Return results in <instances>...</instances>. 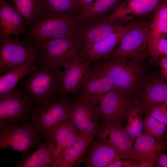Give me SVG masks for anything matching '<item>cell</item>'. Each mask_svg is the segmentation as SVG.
Segmentation results:
<instances>
[{
  "label": "cell",
  "instance_id": "1",
  "mask_svg": "<svg viewBox=\"0 0 167 167\" xmlns=\"http://www.w3.org/2000/svg\"><path fill=\"white\" fill-rule=\"evenodd\" d=\"M18 85L36 106L50 103L62 97V71L60 69L37 66Z\"/></svg>",
  "mask_w": 167,
  "mask_h": 167
},
{
  "label": "cell",
  "instance_id": "2",
  "mask_svg": "<svg viewBox=\"0 0 167 167\" xmlns=\"http://www.w3.org/2000/svg\"><path fill=\"white\" fill-rule=\"evenodd\" d=\"M79 22L73 14H47L27 30L23 41L36 50L50 41L76 36Z\"/></svg>",
  "mask_w": 167,
  "mask_h": 167
},
{
  "label": "cell",
  "instance_id": "3",
  "mask_svg": "<svg viewBox=\"0 0 167 167\" xmlns=\"http://www.w3.org/2000/svg\"><path fill=\"white\" fill-rule=\"evenodd\" d=\"M95 63L109 77L115 89L128 96L136 92L144 79V69L140 61L107 58Z\"/></svg>",
  "mask_w": 167,
  "mask_h": 167
},
{
  "label": "cell",
  "instance_id": "4",
  "mask_svg": "<svg viewBox=\"0 0 167 167\" xmlns=\"http://www.w3.org/2000/svg\"><path fill=\"white\" fill-rule=\"evenodd\" d=\"M82 50L78 36L52 40L36 50L35 64L40 66L60 69L80 57Z\"/></svg>",
  "mask_w": 167,
  "mask_h": 167
},
{
  "label": "cell",
  "instance_id": "5",
  "mask_svg": "<svg viewBox=\"0 0 167 167\" xmlns=\"http://www.w3.org/2000/svg\"><path fill=\"white\" fill-rule=\"evenodd\" d=\"M42 136L31 120L25 123L0 126V148L18 152L23 159L43 143Z\"/></svg>",
  "mask_w": 167,
  "mask_h": 167
},
{
  "label": "cell",
  "instance_id": "6",
  "mask_svg": "<svg viewBox=\"0 0 167 167\" xmlns=\"http://www.w3.org/2000/svg\"><path fill=\"white\" fill-rule=\"evenodd\" d=\"M72 100L61 98L46 105L36 106L31 119L41 133L48 139L61 123L70 119Z\"/></svg>",
  "mask_w": 167,
  "mask_h": 167
},
{
  "label": "cell",
  "instance_id": "7",
  "mask_svg": "<svg viewBox=\"0 0 167 167\" xmlns=\"http://www.w3.org/2000/svg\"><path fill=\"white\" fill-rule=\"evenodd\" d=\"M147 25L145 21H137L107 58H125L140 61L148 55Z\"/></svg>",
  "mask_w": 167,
  "mask_h": 167
},
{
  "label": "cell",
  "instance_id": "8",
  "mask_svg": "<svg viewBox=\"0 0 167 167\" xmlns=\"http://www.w3.org/2000/svg\"><path fill=\"white\" fill-rule=\"evenodd\" d=\"M36 106L17 85L11 93L0 99V126L28 122Z\"/></svg>",
  "mask_w": 167,
  "mask_h": 167
},
{
  "label": "cell",
  "instance_id": "9",
  "mask_svg": "<svg viewBox=\"0 0 167 167\" xmlns=\"http://www.w3.org/2000/svg\"><path fill=\"white\" fill-rule=\"evenodd\" d=\"M79 136L92 139L103 125L98 105L79 97L73 99L70 119Z\"/></svg>",
  "mask_w": 167,
  "mask_h": 167
},
{
  "label": "cell",
  "instance_id": "10",
  "mask_svg": "<svg viewBox=\"0 0 167 167\" xmlns=\"http://www.w3.org/2000/svg\"><path fill=\"white\" fill-rule=\"evenodd\" d=\"M0 74L11 71L36 54L32 46L19 37L6 39L0 45Z\"/></svg>",
  "mask_w": 167,
  "mask_h": 167
},
{
  "label": "cell",
  "instance_id": "11",
  "mask_svg": "<svg viewBox=\"0 0 167 167\" xmlns=\"http://www.w3.org/2000/svg\"><path fill=\"white\" fill-rule=\"evenodd\" d=\"M115 89L109 77L96 63H91L77 97L98 104L105 95Z\"/></svg>",
  "mask_w": 167,
  "mask_h": 167
},
{
  "label": "cell",
  "instance_id": "12",
  "mask_svg": "<svg viewBox=\"0 0 167 167\" xmlns=\"http://www.w3.org/2000/svg\"><path fill=\"white\" fill-rule=\"evenodd\" d=\"M128 96L116 89L105 95L98 104L103 124H121L125 119Z\"/></svg>",
  "mask_w": 167,
  "mask_h": 167
},
{
  "label": "cell",
  "instance_id": "13",
  "mask_svg": "<svg viewBox=\"0 0 167 167\" xmlns=\"http://www.w3.org/2000/svg\"><path fill=\"white\" fill-rule=\"evenodd\" d=\"M136 21H130L117 31L83 49L80 54L81 58L92 63L107 58L124 36L134 26Z\"/></svg>",
  "mask_w": 167,
  "mask_h": 167
},
{
  "label": "cell",
  "instance_id": "14",
  "mask_svg": "<svg viewBox=\"0 0 167 167\" xmlns=\"http://www.w3.org/2000/svg\"><path fill=\"white\" fill-rule=\"evenodd\" d=\"M136 92L146 114L153 106L167 102V82L161 74L144 79Z\"/></svg>",
  "mask_w": 167,
  "mask_h": 167
},
{
  "label": "cell",
  "instance_id": "15",
  "mask_svg": "<svg viewBox=\"0 0 167 167\" xmlns=\"http://www.w3.org/2000/svg\"><path fill=\"white\" fill-rule=\"evenodd\" d=\"M162 0H123L108 16L102 20L123 22L153 12Z\"/></svg>",
  "mask_w": 167,
  "mask_h": 167
},
{
  "label": "cell",
  "instance_id": "16",
  "mask_svg": "<svg viewBox=\"0 0 167 167\" xmlns=\"http://www.w3.org/2000/svg\"><path fill=\"white\" fill-rule=\"evenodd\" d=\"M25 21L13 4L0 0V44L12 36L19 37L27 30Z\"/></svg>",
  "mask_w": 167,
  "mask_h": 167
},
{
  "label": "cell",
  "instance_id": "17",
  "mask_svg": "<svg viewBox=\"0 0 167 167\" xmlns=\"http://www.w3.org/2000/svg\"><path fill=\"white\" fill-rule=\"evenodd\" d=\"M91 63L82 60L80 57L67 63L62 72V97L68 94L77 95Z\"/></svg>",
  "mask_w": 167,
  "mask_h": 167
},
{
  "label": "cell",
  "instance_id": "18",
  "mask_svg": "<svg viewBox=\"0 0 167 167\" xmlns=\"http://www.w3.org/2000/svg\"><path fill=\"white\" fill-rule=\"evenodd\" d=\"M95 137L111 146L122 158L133 160L134 142L121 125L103 124Z\"/></svg>",
  "mask_w": 167,
  "mask_h": 167
},
{
  "label": "cell",
  "instance_id": "19",
  "mask_svg": "<svg viewBox=\"0 0 167 167\" xmlns=\"http://www.w3.org/2000/svg\"><path fill=\"white\" fill-rule=\"evenodd\" d=\"M132 148L133 160L156 165L159 156L167 149V140H159L147 134H143L135 141Z\"/></svg>",
  "mask_w": 167,
  "mask_h": 167
},
{
  "label": "cell",
  "instance_id": "20",
  "mask_svg": "<svg viewBox=\"0 0 167 167\" xmlns=\"http://www.w3.org/2000/svg\"><path fill=\"white\" fill-rule=\"evenodd\" d=\"M79 136L77 129L70 119L62 123L56 128L51 136L46 139L53 152L54 162Z\"/></svg>",
  "mask_w": 167,
  "mask_h": 167
},
{
  "label": "cell",
  "instance_id": "21",
  "mask_svg": "<svg viewBox=\"0 0 167 167\" xmlns=\"http://www.w3.org/2000/svg\"><path fill=\"white\" fill-rule=\"evenodd\" d=\"M93 138L85 158L86 167H108L115 160L122 158L109 145L99 139L93 141Z\"/></svg>",
  "mask_w": 167,
  "mask_h": 167
},
{
  "label": "cell",
  "instance_id": "22",
  "mask_svg": "<svg viewBox=\"0 0 167 167\" xmlns=\"http://www.w3.org/2000/svg\"><path fill=\"white\" fill-rule=\"evenodd\" d=\"M92 139L79 136L60 155L52 167H77L84 160Z\"/></svg>",
  "mask_w": 167,
  "mask_h": 167
},
{
  "label": "cell",
  "instance_id": "23",
  "mask_svg": "<svg viewBox=\"0 0 167 167\" xmlns=\"http://www.w3.org/2000/svg\"><path fill=\"white\" fill-rule=\"evenodd\" d=\"M153 12L150 23L147 25L149 56L159 40L167 36V0H162Z\"/></svg>",
  "mask_w": 167,
  "mask_h": 167
},
{
  "label": "cell",
  "instance_id": "24",
  "mask_svg": "<svg viewBox=\"0 0 167 167\" xmlns=\"http://www.w3.org/2000/svg\"><path fill=\"white\" fill-rule=\"evenodd\" d=\"M143 113L139 101L135 97L128 96L125 117L126 124L124 128L133 142L143 133Z\"/></svg>",
  "mask_w": 167,
  "mask_h": 167
},
{
  "label": "cell",
  "instance_id": "25",
  "mask_svg": "<svg viewBox=\"0 0 167 167\" xmlns=\"http://www.w3.org/2000/svg\"><path fill=\"white\" fill-rule=\"evenodd\" d=\"M36 54L26 62L0 76V99L11 93L19 81L37 66L35 64Z\"/></svg>",
  "mask_w": 167,
  "mask_h": 167
},
{
  "label": "cell",
  "instance_id": "26",
  "mask_svg": "<svg viewBox=\"0 0 167 167\" xmlns=\"http://www.w3.org/2000/svg\"><path fill=\"white\" fill-rule=\"evenodd\" d=\"M122 22L101 20L87 29L81 38H79L82 45V50L119 30L124 25Z\"/></svg>",
  "mask_w": 167,
  "mask_h": 167
},
{
  "label": "cell",
  "instance_id": "27",
  "mask_svg": "<svg viewBox=\"0 0 167 167\" xmlns=\"http://www.w3.org/2000/svg\"><path fill=\"white\" fill-rule=\"evenodd\" d=\"M24 18L27 30L46 15L45 0H11Z\"/></svg>",
  "mask_w": 167,
  "mask_h": 167
},
{
  "label": "cell",
  "instance_id": "28",
  "mask_svg": "<svg viewBox=\"0 0 167 167\" xmlns=\"http://www.w3.org/2000/svg\"><path fill=\"white\" fill-rule=\"evenodd\" d=\"M55 161L48 141L39 146L32 154L16 163L18 167H52Z\"/></svg>",
  "mask_w": 167,
  "mask_h": 167
},
{
  "label": "cell",
  "instance_id": "29",
  "mask_svg": "<svg viewBox=\"0 0 167 167\" xmlns=\"http://www.w3.org/2000/svg\"><path fill=\"white\" fill-rule=\"evenodd\" d=\"M123 0H96L76 17L79 22L93 20L116 8Z\"/></svg>",
  "mask_w": 167,
  "mask_h": 167
},
{
  "label": "cell",
  "instance_id": "30",
  "mask_svg": "<svg viewBox=\"0 0 167 167\" xmlns=\"http://www.w3.org/2000/svg\"><path fill=\"white\" fill-rule=\"evenodd\" d=\"M45 2L46 15L64 13L75 15V13L81 14L83 11L79 0H45Z\"/></svg>",
  "mask_w": 167,
  "mask_h": 167
},
{
  "label": "cell",
  "instance_id": "31",
  "mask_svg": "<svg viewBox=\"0 0 167 167\" xmlns=\"http://www.w3.org/2000/svg\"><path fill=\"white\" fill-rule=\"evenodd\" d=\"M143 127L144 134H148L159 140L164 139L165 125L148 114L145 115L143 119Z\"/></svg>",
  "mask_w": 167,
  "mask_h": 167
},
{
  "label": "cell",
  "instance_id": "32",
  "mask_svg": "<svg viewBox=\"0 0 167 167\" xmlns=\"http://www.w3.org/2000/svg\"><path fill=\"white\" fill-rule=\"evenodd\" d=\"M147 114L157 120L166 127L167 125V102L153 106L149 109Z\"/></svg>",
  "mask_w": 167,
  "mask_h": 167
},
{
  "label": "cell",
  "instance_id": "33",
  "mask_svg": "<svg viewBox=\"0 0 167 167\" xmlns=\"http://www.w3.org/2000/svg\"><path fill=\"white\" fill-rule=\"evenodd\" d=\"M119 158L111 162L108 167H135V161Z\"/></svg>",
  "mask_w": 167,
  "mask_h": 167
},
{
  "label": "cell",
  "instance_id": "34",
  "mask_svg": "<svg viewBox=\"0 0 167 167\" xmlns=\"http://www.w3.org/2000/svg\"><path fill=\"white\" fill-rule=\"evenodd\" d=\"M161 69V75L167 82V57L161 58L158 63Z\"/></svg>",
  "mask_w": 167,
  "mask_h": 167
},
{
  "label": "cell",
  "instance_id": "35",
  "mask_svg": "<svg viewBox=\"0 0 167 167\" xmlns=\"http://www.w3.org/2000/svg\"><path fill=\"white\" fill-rule=\"evenodd\" d=\"M156 167H167V154H161L158 157Z\"/></svg>",
  "mask_w": 167,
  "mask_h": 167
},
{
  "label": "cell",
  "instance_id": "36",
  "mask_svg": "<svg viewBox=\"0 0 167 167\" xmlns=\"http://www.w3.org/2000/svg\"><path fill=\"white\" fill-rule=\"evenodd\" d=\"M83 7V10L91 5L96 0H79Z\"/></svg>",
  "mask_w": 167,
  "mask_h": 167
},
{
  "label": "cell",
  "instance_id": "37",
  "mask_svg": "<svg viewBox=\"0 0 167 167\" xmlns=\"http://www.w3.org/2000/svg\"><path fill=\"white\" fill-rule=\"evenodd\" d=\"M165 137L167 139V133H165Z\"/></svg>",
  "mask_w": 167,
  "mask_h": 167
},
{
  "label": "cell",
  "instance_id": "38",
  "mask_svg": "<svg viewBox=\"0 0 167 167\" xmlns=\"http://www.w3.org/2000/svg\"><path fill=\"white\" fill-rule=\"evenodd\" d=\"M167 133V125L165 127V133Z\"/></svg>",
  "mask_w": 167,
  "mask_h": 167
}]
</instances>
